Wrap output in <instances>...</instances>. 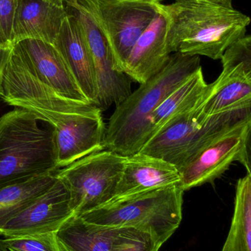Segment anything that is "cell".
Wrapping results in <instances>:
<instances>
[{"mask_svg":"<svg viewBox=\"0 0 251 251\" xmlns=\"http://www.w3.org/2000/svg\"><path fill=\"white\" fill-rule=\"evenodd\" d=\"M167 23L170 54L206 56L220 60L225 50L246 35L251 19L234 7L203 0L158 4Z\"/></svg>","mask_w":251,"mask_h":251,"instance_id":"cell-1","label":"cell"},{"mask_svg":"<svg viewBox=\"0 0 251 251\" xmlns=\"http://www.w3.org/2000/svg\"><path fill=\"white\" fill-rule=\"evenodd\" d=\"M200 67V56L171 54L160 72L116 106L106 126L103 149L122 156L139 153L150 139L154 110Z\"/></svg>","mask_w":251,"mask_h":251,"instance_id":"cell-2","label":"cell"},{"mask_svg":"<svg viewBox=\"0 0 251 251\" xmlns=\"http://www.w3.org/2000/svg\"><path fill=\"white\" fill-rule=\"evenodd\" d=\"M39 121L19 107L0 117V189L58 170L53 128Z\"/></svg>","mask_w":251,"mask_h":251,"instance_id":"cell-3","label":"cell"},{"mask_svg":"<svg viewBox=\"0 0 251 251\" xmlns=\"http://www.w3.org/2000/svg\"><path fill=\"white\" fill-rule=\"evenodd\" d=\"M184 193L179 185L154 189L111 201L80 218L102 226L142 230L163 246L181 225Z\"/></svg>","mask_w":251,"mask_h":251,"instance_id":"cell-4","label":"cell"},{"mask_svg":"<svg viewBox=\"0 0 251 251\" xmlns=\"http://www.w3.org/2000/svg\"><path fill=\"white\" fill-rule=\"evenodd\" d=\"M200 102L167 122L144 145L140 153L160 158L179 170L221 134L251 120V107L200 119L197 110Z\"/></svg>","mask_w":251,"mask_h":251,"instance_id":"cell-5","label":"cell"},{"mask_svg":"<svg viewBox=\"0 0 251 251\" xmlns=\"http://www.w3.org/2000/svg\"><path fill=\"white\" fill-rule=\"evenodd\" d=\"M0 98L33 113L52 127L60 125L90 103L71 101L40 80L28 66L17 44L10 50L0 80Z\"/></svg>","mask_w":251,"mask_h":251,"instance_id":"cell-6","label":"cell"},{"mask_svg":"<svg viewBox=\"0 0 251 251\" xmlns=\"http://www.w3.org/2000/svg\"><path fill=\"white\" fill-rule=\"evenodd\" d=\"M125 159L103 149L57 170L56 178L69 193L74 216H81L113 199Z\"/></svg>","mask_w":251,"mask_h":251,"instance_id":"cell-7","label":"cell"},{"mask_svg":"<svg viewBox=\"0 0 251 251\" xmlns=\"http://www.w3.org/2000/svg\"><path fill=\"white\" fill-rule=\"evenodd\" d=\"M110 48L115 69L124 73L131 50L159 12V0H78Z\"/></svg>","mask_w":251,"mask_h":251,"instance_id":"cell-8","label":"cell"},{"mask_svg":"<svg viewBox=\"0 0 251 251\" xmlns=\"http://www.w3.org/2000/svg\"><path fill=\"white\" fill-rule=\"evenodd\" d=\"M251 120L235 126L200 151L178 171L180 187L184 192L203 184H213L234 162L251 173Z\"/></svg>","mask_w":251,"mask_h":251,"instance_id":"cell-9","label":"cell"},{"mask_svg":"<svg viewBox=\"0 0 251 251\" xmlns=\"http://www.w3.org/2000/svg\"><path fill=\"white\" fill-rule=\"evenodd\" d=\"M64 4L68 13L74 15L81 24L92 56L97 88L96 106L102 111L117 106L132 92V79L115 69L106 38L78 0H64Z\"/></svg>","mask_w":251,"mask_h":251,"instance_id":"cell-10","label":"cell"},{"mask_svg":"<svg viewBox=\"0 0 251 251\" xmlns=\"http://www.w3.org/2000/svg\"><path fill=\"white\" fill-rule=\"evenodd\" d=\"M102 113L97 106L91 104L61 125L53 127L58 169L103 150L106 126Z\"/></svg>","mask_w":251,"mask_h":251,"instance_id":"cell-11","label":"cell"},{"mask_svg":"<svg viewBox=\"0 0 251 251\" xmlns=\"http://www.w3.org/2000/svg\"><path fill=\"white\" fill-rule=\"evenodd\" d=\"M73 216L69 193L57 179L46 193L10 220L1 228L0 236L10 237L56 233Z\"/></svg>","mask_w":251,"mask_h":251,"instance_id":"cell-12","label":"cell"},{"mask_svg":"<svg viewBox=\"0 0 251 251\" xmlns=\"http://www.w3.org/2000/svg\"><path fill=\"white\" fill-rule=\"evenodd\" d=\"M17 45L28 66L40 80L71 101L90 103L53 44L27 39Z\"/></svg>","mask_w":251,"mask_h":251,"instance_id":"cell-13","label":"cell"},{"mask_svg":"<svg viewBox=\"0 0 251 251\" xmlns=\"http://www.w3.org/2000/svg\"><path fill=\"white\" fill-rule=\"evenodd\" d=\"M88 101L96 106L97 88L92 56L81 24L68 13L53 44Z\"/></svg>","mask_w":251,"mask_h":251,"instance_id":"cell-14","label":"cell"},{"mask_svg":"<svg viewBox=\"0 0 251 251\" xmlns=\"http://www.w3.org/2000/svg\"><path fill=\"white\" fill-rule=\"evenodd\" d=\"M180 181L179 171L175 165L139 152L125 156L122 175L112 200L154 189L179 185Z\"/></svg>","mask_w":251,"mask_h":251,"instance_id":"cell-15","label":"cell"},{"mask_svg":"<svg viewBox=\"0 0 251 251\" xmlns=\"http://www.w3.org/2000/svg\"><path fill=\"white\" fill-rule=\"evenodd\" d=\"M67 16L65 4L49 0H19L12 25V44L27 39L53 44Z\"/></svg>","mask_w":251,"mask_h":251,"instance_id":"cell-16","label":"cell"},{"mask_svg":"<svg viewBox=\"0 0 251 251\" xmlns=\"http://www.w3.org/2000/svg\"><path fill=\"white\" fill-rule=\"evenodd\" d=\"M166 35V20L159 9L131 50L124 73L133 81L142 84L160 72L167 64L171 55L167 47Z\"/></svg>","mask_w":251,"mask_h":251,"instance_id":"cell-17","label":"cell"},{"mask_svg":"<svg viewBox=\"0 0 251 251\" xmlns=\"http://www.w3.org/2000/svg\"><path fill=\"white\" fill-rule=\"evenodd\" d=\"M243 107H251V66L223 68L218 79L209 84L197 110L200 119H205Z\"/></svg>","mask_w":251,"mask_h":251,"instance_id":"cell-18","label":"cell"},{"mask_svg":"<svg viewBox=\"0 0 251 251\" xmlns=\"http://www.w3.org/2000/svg\"><path fill=\"white\" fill-rule=\"evenodd\" d=\"M208 86L209 84L206 83L203 70L200 67L172 91L154 110L150 117V139L175 116L195 107L202 101Z\"/></svg>","mask_w":251,"mask_h":251,"instance_id":"cell-19","label":"cell"},{"mask_svg":"<svg viewBox=\"0 0 251 251\" xmlns=\"http://www.w3.org/2000/svg\"><path fill=\"white\" fill-rule=\"evenodd\" d=\"M117 229L73 216L62 226L56 236L63 251H112Z\"/></svg>","mask_w":251,"mask_h":251,"instance_id":"cell-20","label":"cell"},{"mask_svg":"<svg viewBox=\"0 0 251 251\" xmlns=\"http://www.w3.org/2000/svg\"><path fill=\"white\" fill-rule=\"evenodd\" d=\"M56 180L55 173L0 189V231L10 220L46 193Z\"/></svg>","mask_w":251,"mask_h":251,"instance_id":"cell-21","label":"cell"},{"mask_svg":"<svg viewBox=\"0 0 251 251\" xmlns=\"http://www.w3.org/2000/svg\"><path fill=\"white\" fill-rule=\"evenodd\" d=\"M222 251H251V174L236 185L231 228Z\"/></svg>","mask_w":251,"mask_h":251,"instance_id":"cell-22","label":"cell"},{"mask_svg":"<svg viewBox=\"0 0 251 251\" xmlns=\"http://www.w3.org/2000/svg\"><path fill=\"white\" fill-rule=\"evenodd\" d=\"M162 246L148 232L133 227H119L112 251H159Z\"/></svg>","mask_w":251,"mask_h":251,"instance_id":"cell-23","label":"cell"},{"mask_svg":"<svg viewBox=\"0 0 251 251\" xmlns=\"http://www.w3.org/2000/svg\"><path fill=\"white\" fill-rule=\"evenodd\" d=\"M2 241L8 251H63L56 233L4 237Z\"/></svg>","mask_w":251,"mask_h":251,"instance_id":"cell-24","label":"cell"},{"mask_svg":"<svg viewBox=\"0 0 251 251\" xmlns=\"http://www.w3.org/2000/svg\"><path fill=\"white\" fill-rule=\"evenodd\" d=\"M19 0H0V47L4 50L13 48L12 25Z\"/></svg>","mask_w":251,"mask_h":251,"instance_id":"cell-25","label":"cell"},{"mask_svg":"<svg viewBox=\"0 0 251 251\" xmlns=\"http://www.w3.org/2000/svg\"><path fill=\"white\" fill-rule=\"evenodd\" d=\"M10 51V50H4L0 47V80H1V75H2L3 70H4V66H5L6 61H7Z\"/></svg>","mask_w":251,"mask_h":251,"instance_id":"cell-26","label":"cell"},{"mask_svg":"<svg viewBox=\"0 0 251 251\" xmlns=\"http://www.w3.org/2000/svg\"><path fill=\"white\" fill-rule=\"evenodd\" d=\"M203 1L221 4V5L225 6V7H232V0H203Z\"/></svg>","mask_w":251,"mask_h":251,"instance_id":"cell-27","label":"cell"},{"mask_svg":"<svg viewBox=\"0 0 251 251\" xmlns=\"http://www.w3.org/2000/svg\"><path fill=\"white\" fill-rule=\"evenodd\" d=\"M0 251H8L6 249L5 246H4V243H3L2 240L0 239Z\"/></svg>","mask_w":251,"mask_h":251,"instance_id":"cell-28","label":"cell"},{"mask_svg":"<svg viewBox=\"0 0 251 251\" xmlns=\"http://www.w3.org/2000/svg\"><path fill=\"white\" fill-rule=\"evenodd\" d=\"M49 1H53L57 4H64V0H49Z\"/></svg>","mask_w":251,"mask_h":251,"instance_id":"cell-29","label":"cell"}]
</instances>
